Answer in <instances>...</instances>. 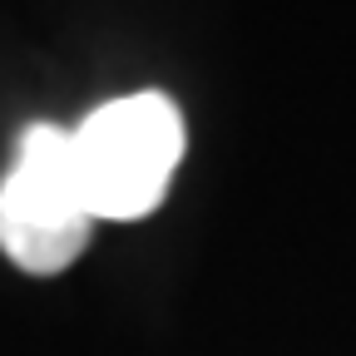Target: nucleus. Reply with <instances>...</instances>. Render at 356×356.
<instances>
[{"mask_svg":"<svg viewBox=\"0 0 356 356\" xmlns=\"http://www.w3.org/2000/svg\"><path fill=\"white\" fill-rule=\"evenodd\" d=\"M70 134L95 222H134L149 208H159L178 168V154H184V119L163 95L144 89V95L109 99Z\"/></svg>","mask_w":356,"mask_h":356,"instance_id":"f257e3e1","label":"nucleus"},{"mask_svg":"<svg viewBox=\"0 0 356 356\" xmlns=\"http://www.w3.org/2000/svg\"><path fill=\"white\" fill-rule=\"evenodd\" d=\"M95 213L84 203L74 134L60 124L25 129L10 173L0 178V248L25 273H65L84 252Z\"/></svg>","mask_w":356,"mask_h":356,"instance_id":"f03ea898","label":"nucleus"}]
</instances>
